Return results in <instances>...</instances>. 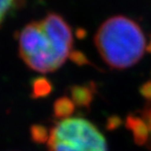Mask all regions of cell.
Wrapping results in <instances>:
<instances>
[{
	"mask_svg": "<svg viewBox=\"0 0 151 151\" xmlns=\"http://www.w3.org/2000/svg\"><path fill=\"white\" fill-rule=\"evenodd\" d=\"M74 102L71 98L61 97L54 104V114L60 120L69 118L74 111Z\"/></svg>",
	"mask_w": 151,
	"mask_h": 151,
	"instance_id": "5",
	"label": "cell"
},
{
	"mask_svg": "<svg viewBox=\"0 0 151 151\" xmlns=\"http://www.w3.org/2000/svg\"><path fill=\"white\" fill-rule=\"evenodd\" d=\"M49 151H108L103 134L83 118L59 120L49 131Z\"/></svg>",
	"mask_w": 151,
	"mask_h": 151,
	"instance_id": "3",
	"label": "cell"
},
{
	"mask_svg": "<svg viewBox=\"0 0 151 151\" xmlns=\"http://www.w3.org/2000/svg\"><path fill=\"white\" fill-rule=\"evenodd\" d=\"M93 92L88 86H75L72 88V100L75 104L87 107L92 100Z\"/></svg>",
	"mask_w": 151,
	"mask_h": 151,
	"instance_id": "4",
	"label": "cell"
},
{
	"mask_svg": "<svg viewBox=\"0 0 151 151\" xmlns=\"http://www.w3.org/2000/svg\"><path fill=\"white\" fill-rule=\"evenodd\" d=\"M19 53L34 71L50 73L64 64L68 56L49 37L40 21L28 24L18 35Z\"/></svg>",
	"mask_w": 151,
	"mask_h": 151,
	"instance_id": "2",
	"label": "cell"
},
{
	"mask_svg": "<svg viewBox=\"0 0 151 151\" xmlns=\"http://www.w3.org/2000/svg\"><path fill=\"white\" fill-rule=\"evenodd\" d=\"M94 42L103 61L119 70L137 64L147 49L143 31L125 16H114L105 21L97 29Z\"/></svg>",
	"mask_w": 151,
	"mask_h": 151,
	"instance_id": "1",
	"label": "cell"
},
{
	"mask_svg": "<svg viewBox=\"0 0 151 151\" xmlns=\"http://www.w3.org/2000/svg\"><path fill=\"white\" fill-rule=\"evenodd\" d=\"M17 0H0V26L4 22L10 11L15 7Z\"/></svg>",
	"mask_w": 151,
	"mask_h": 151,
	"instance_id": "7",
	"label": "cell"
},
{
	"mask_svg": "<svg viewBox=\"0 0 151 151\" xmlns=\"http://www.w3.org/2000/svg\"><path fill=\"white\" fill-rule=\"evenodd\" d=\"M32 134L34 140L37 142H47L49 132L43 127H34L32 129Z\"/></svg>",
	"mask_w": 151,
	"mask_h": 151,
	"instance_id": "8",
	"label": "cell"
},
{
	"mask_svg": "<svg viewBox=\"0 0 151 151\" xmlns=\"http://www.w3.org/2000/svg\"><path fill=\"white\" fill-rule=\"evenodd\" d=\"M51 90V86L49 81L45 78H37L35 81L32 86V94L35 97H41V96L47 95Z\"/></svg>",
	"mask_w": 151,
	"mask_h": 151,
	"instance_id": "6",
	"label": "cell"
}]
</instances>
